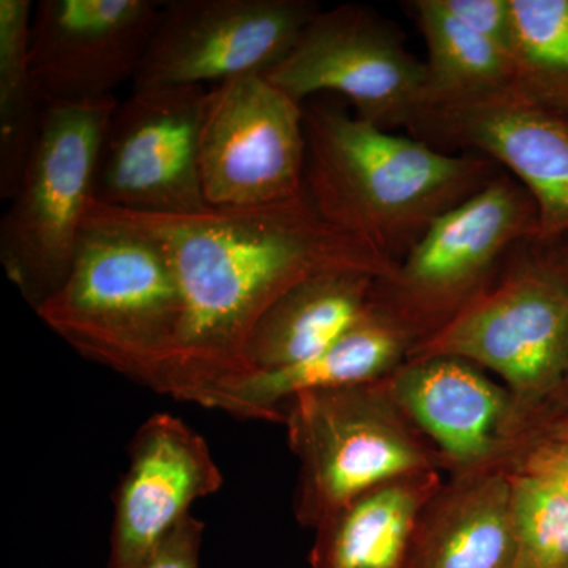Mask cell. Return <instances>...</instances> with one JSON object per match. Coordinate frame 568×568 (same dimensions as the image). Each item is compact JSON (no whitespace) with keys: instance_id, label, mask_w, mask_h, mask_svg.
I'll return each instance as SVG.
<instances>
[{"instance_id":"24","label":"cell","mask_w":568,"mask_h":568,"mask_svg":"<svg viewBox=\"0 0 568 568\" xmlns=\"http://www.w3.org/2000/svg\"><path fill=\"white\" fill-rule=\"evenodd\" d=\"M437 3L467 29L491 41L511 55L514 20H511L510 0H437Z\"/></svg>"},{"instance_id":"22","label":"cell","mask_w":568,"mask_h":568,"mask_svg":"<svg viewBox=\"0 0 568 568\" xmlns=\"http://www.w3.org/2000/svg\"><path fill=\"white\" fill-rule=\"evenodd\" d=\"M511 88L568 118V0H510Z\"/></svg>"},{"instance_id":"6","label":"cell","mask_w":568,"mask_h":568,"mask_svg":"<svg viewBox=\"0 0 568 568\" xmlns=\"http://www.w3.org/2000/svg\"><path fill=\"white\" fill-rule=\"evenodd\" d=\"M373 384L290 399L283 422L301 459L295 515L304 526L317 528L365 493L425 473L424 455Z\"/></svg>"},{"instance_id":"14","label":"cell","mask_w":568,"mask_h":568,"mask_svg":"<svg viewBox=\"0 0 568 568\" xmlns=\"http://www.w3.org/2000/svg\"><path fill=\"white\" fill-rule=\"evenodd\" d=\"M222 487V470L200 433L171 414L149 417L134 433L115 489L106 568H140L196 500Z\"/></svg>"},{"instance_id":"16","label":"cell","mask_w":568,"mask_h":568,"mask_svg":"<svg viewBox=\"0 0 568 568\" xmlns=\"http://www.w3.org/2000/svg\"><path fill=\"white\" fill-rule=\"evenodd\" d=\"M396 403L454 459L487 457L506 402L503 392L462 358H414L392 379Z\"/></svg>"},{"instance_id":"10","label":"cell","mask_w":568,"mask_h":568,"mask_svg":"<svg viewBox=\"0 0 568 568\" xmlns=\"http://www.w3.org/2000/svg\"><path fill=\"white\" fill-rule=\"evenodd\" d=\"M205 85L134 89L112 112L93 201L138 213L185 215L212 207L200 171Z\"/></svg>"},{"instance_id":"8","label":"cell","mask_w":568,"mask_h":568,"mask_svg":"<svg viewBox=\"0 0 568 568\" xmlns=\"http://www.w3.org/2000/svg\"><path fill=\"white\" fill-rule=\"evenodd\" d=\"M265 80L302 104L335 92L355 115L381 129H416L428 102L424 62L406 50L398 33L358 6L320 10Z\"/></svg>"},{"instance_id":"28","label":"cell","mask_w":568,"mask_h":568,"mask_svg":"<svg viewBox=\"0 0 568 568\" xmlns=\"http://www.w3.org/2000/svg\"><path fill=\"white\" fill-rule=\"evenodd\" d=\"M558 246V252L560 254V260H562L564 271H566L567 280H568V245H558V242H552ZM562 388H566L568 392V373L566 377V383H564Z\"/></svg>"},{"instance_id":"25","label":"cell","mask_w":568,"mask_h":568,"mask_svg":"<svg viewBox=\"0 0 568 568\" xmlns=\"http://www.w3.org/2000/svg\"><path fill=\"white\" fill-rule=\"evenodd\" d=\"M204 523L189 515L141 564L140 568H200Z\"/></svg>"},{"instance_id":"17","label":"cell","mask_w":568,"mask_h":568,"mask_svg":"<svg viewBox=\"0 0 568 568\" xmlns=\"http://www.w3.org/2000/svg\"><path fill=\"white\" fill-rule=\"evenodd\" d=\"M377 280L369 272L334 271L295 284L250 336L252 373L287 368L324 353L364 315Z\"/></svg>"},{"instance_id":"7","label":"cell","mask_w":568,"mask_h":568,"mask_svg":"<svg viewBox=\"0 0 568 568\" xmlns=\"http://www.w3.org/2000/svg\"><path fill=\"white\" fill-rule=\"evenodd\" d=\"M536 234L532 197L517 179L497 173L429 224L394 274L381 278L395 294V306L384 312L413 336L425 325L426 336L432 335L481 293V283L508 248L536 241Z\"/></svg>"},{"instance_id":"3","label":"cell","mask_w":568,"mask_h":568,"mask_svg":"<svg viewBox=\"0 0 568 568\" xmlns=\"http://www.w3.org/2000/svg\"><path fill=\"white\" fill-rule=\"evenodd\" d=\"M182 308L162 246L88 224L65 283L36 313L82 357L152 388L173 349Z\"/></svg>"},{"instance_id":"26","label":"cell","mask_w":568,"mask_h":568,"mask_svg":"<svg viewBox=\"0 0 568 568\" xmlns=\"http://www.w3.org/2000/svg\"><path fill=\"white\" fill-rule=\"evenodd\" d=\"M521 473L536 477L568 500V443L548 436L530 448Z\"/></svg>"},{"instance_id":"9","label":"cell","mask_w":568,"mask_h":568,"mask_svg":"<svg viewBox=\"0 0 568 568\" xmlns=\"http://www.w3.org/2000/svg\"><path fill=\"white\" fill-rule=\"evenodd\" d=\"M304 108L264 74L209 89L200 171L212 207L286 203L305 192Z\"/></svg>"},{"instance_id":"13","label":"cell","mask_w":568,"mask_h":568,"mask_svg":"<svg viewBox=\"0 0 568 568\" xmlns=\"http://www.w3.org/2000/svg\"><path fill=\"white\" fill-rule=\"evenodd\" d=\"M414 132L429 141L473 149L504 166L532 197V244L568 235V122L530 102L515 88L435 104Z\"/></svg>"},{"instance_id":"12","label":"cell","mask_w":568,"mask_h":568,"mask_svg":"<svg viewBox=\"0 0 568 568\" xmlns=\"http://www.w3.org/2000/svg\"><path fill=\"white\" fill-rule=\"evenodd\" d=\"M152 0H41L29 63L44 106L112 99L136 80L159 22Z\"/></svg>"},{"instance_id":"19","label":"cell","mask_w":568,"mask_h":568,"mask_svg":"<svg viewBox=\"0 0 568 568\" xmlns=\"http://www.w3.org/2000/svg\"><path fill=\"white\" fill-rule=\"evenodd\" d=\"M407 568H515L510 477H489L418 528Z\"/></svg>"},{"instance_id":"11","label":"cell","mask_w":568,"mask_h":568,"mask_svg":"<svg viewBox=\"0 0 568 568\" xmlns=\"http://www.w3.org/2000/svg\"><path fill=\"white\" fill-rule=\"evenodd\" d=\"M320 10L312 0L164 2L134 89L264 74L286 58Z\"/></svg>"},{"instance_id":"1","label":"cell","mask_w":568,"mask_h":568,"mask_svg":"<svg viewBox=\"0 0 568 568\" xmlns=\"http://www.w3.org/2000/svg\"><path fill=\"white\" fill-rule=\"evenodd\" d=\"M151 239L173 264L182 320L153 390L204 406L224 384L252 373L246 347L264 313L295 284L334 271L387 278L396 264L328 223L306 194L254 207L185 215L122 211L91 201L84 226Z\"/></svg>"},{"instance_id":"23","label":"cell","mask_w":568,"mask_h":568,"mask_svg":"<svg viewBox=\"0 0 568 568\" xmlns=\"http://www.w3.org/2000/svg\"><path fill=\"white\" fill-rule=\"evenodd\" d=\"M515 568H568V500L519 473L510 477Z\"/></svg>"},{"instance_id":"27","label":"cell","mask_w":568,"mask_h":568,"mask_svg":"<svg viewBox=\"0 0 568 568\" xmlns=\"http://www.w3.org/2000/svg\"><path fill=\"white\" fill-rule=\"evenodd\" d=\"M549 436L558 437V439L567 440L568 443V416L564 417L562 420L552 428Z\"/></svg>"},{"instance_id":"29","label":"cell","mask_w":568,"mask_h":568,"mask_svg":"<svg viewBox=\"0 0 568 568\" xmlns=\"http://www.w3.org/2000/svg\"><path fill=\"white\" fill-rule=\"evenodd\" d=\"M566 121L568 122V118H566Z\"/></svg>"},{"instance_id":"21","label":"cell","mask_w":568,"mask_h":568,"mask_svg":"<svg viewBox=\"0 0 568 568\" xmlns=\"http://www.w3.org/2000/svg\"><path fill=\"white\" fill-rule=\"evenodd\" d=\"M410 6L428 48L426 110L514 84V61L503 48L455 20L437 0H416Z\"/></svg>"},{"instance_id":"20","label":"cell","mask_w":568,"mask_h":568,"mask_svg":"<svg viewBox=\"0 0 568 568\" xmlns=\"http://www.w3.org/2000/svg\"><path fill=\"white\" fill-rule=\"evenodd\" d=\"M31 0H0V197L11 200L39 140L44 103L29 63Z\"/></svg>"},{"instance_id":"2","label":"cell","mask_w":568,"mask_h":568,"mask_svg":"<svg viewBox=\"0 0 568 568\" xmlns=\"http://www.w3.org/2000/svg\"><path fill=\"white\" fill-rule=\"evenodd\" d=\"M304 123L310 203L394 264L499 171L487 156L450 155L323 103L304 108Z\"/></svg>"},{"instance_id":"4","label":"cell","mask_w":568,"mask_h":568,"mask_svg":"<svg viewBox=\"0 0 568 568\" xmlns=\"http://www.w3.org/2000/svg\"><path fill=\"white\" fill-rule=\"evenodd\" d=\"M118 104L112 97L44 106L39 140L0 222V263L36 312L70 275Z\"/></svg>"},{"instance_id":"15","label":"cell","mask_w":568,"mask_h":568,"mask_svg":"<svg viewBox=\"0 0 568 568\" xmlns=\"http://www.w3.org/2000/svg\"><path fill=\"white\" fill-rule=\"evenodd\" d=\"M414 336L373 302L357 323L338 339L310 361L254 372L216 388L204 407L234 417L283 422L280 403L305 392L373 384L394 369L409 351Z\"/></svg>"},{"instance_id":"5","label":"cell","mask_w":568,"mask_h":568,"mask_svg":"<svg viewBox=\"0 0 568 568\" xmlns=\"http://www.w3.org/2000/svg\"><path fill=\"white\" fill-rule=\"evenodd\" d=\"M526 257L499 286L473 301L410 349L414 358L487 366L519 394L559 390L568 373V280L556 244Z\"/></svg>"},{"instance_id":"18","label":"cell","mask_w":568,"mask_h":568,"mask_svg":"<svg viewBox=\"0 0 568 568\" xmlns=\"http://www.w3.org/2000/svg\"><path fill=\"white\" fill-rule=\"evenodd\" d=\"M424 474L365 493L317 526L310 568H407L428 484Z\"/></svg>"}]
</instances>
